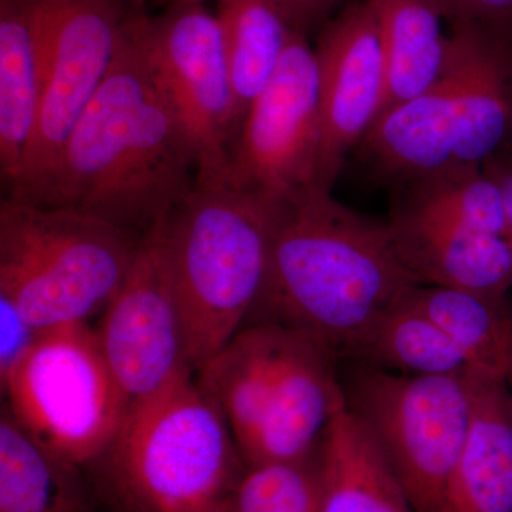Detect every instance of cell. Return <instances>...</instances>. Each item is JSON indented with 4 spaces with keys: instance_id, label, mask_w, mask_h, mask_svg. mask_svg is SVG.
I'll return each instance as SVG.
<instances>
[{
    "instance_id": "cell-1",
    "label": "cell",
    "mask_w": 512,
    "mask_h": 512,
    "mask_svg": "<svg viewBox=\"0 0 512 512\" xmlns=\"http://www.w3.org/2000/svg\"><path fill=\"white\" fill-rule=\"evenodd\" d=\"M144 18H127L106 79L33 202L93 215L140 238L197 183V165L148 57Z\"/></svg>"
},
{
    "instance_id": "cell-2",
    "label": "cell",
    "mask_w": 512,
    "mask_h": 512,
    "mask_svg": "<svg viewBox=\"0 0 512 512\" xmlns=\"http://www.w3.org/2000/svg\"><path fill=\"white\" fill-rule=\"evenodd\" d=\"M417 285L389 225L312 187L272 200L264 284L248 322L302 330L340 357L367 323Z\"/></svg>"
},
{
    "instance_id": "cell-3",
    "label": "cell",
    "mask_w": 512,
    "mask_h": 512,
    "mask_svg": "<svg viewBox=\"0 0 512 512\" xmlns=\"http://www.w3.org/2000/svg\"><path fill=\"white\" fill-rule=\"evenodd\" d=\"M192 375L131 406L94 463L107 493L128 512H231L247 466Z\"/></svg>"
},
{
    "instance_id": "cell-4",
    "label": "cell",
    "mask_w": 512,
    "mask_h": 512,
    "mask_svg": "<svg viewBox=\"0 0 512 512\" xmlns=\"http://www.w3.org/2000/svg\"><path fill=\"white\" fill-rule=\"evenodd\" d=\"M272 200L198 178L163 222L192 372L244 328L264 284Z\"/></svg>"
},
{
    "instance_id": "cell-5",
    "label": "cell",
    "mask_w": 512,
    "mask_h": 512,
    "mask_svg": "<svg viewBox=\"0 0 512 512\" xmlns=\"http://www.w3.org/2000/svg\"><path fill=\"white\" fill-rule=\"evenodd\" d=\"M141 238L93 215L6 197L0 204V298L39 330L104 311Z\"/></svg>"
},
{
    "instance_id": "cell-6",
    "label": "cell",
    "mask_w": 512,
    "mask_h": 512,
    "mask_svg": "<svg viewBox=\"0 0 512 512\" xmlns=\"http://www.w3.org/2000/svg\"><path fill=\"white\" fill-rule=\"evenodd\" d=\"M0 386L20 426L77 467L100 460L130 410L86 322L43 330Z\"/></svg>"
},
{
    "instance_id": "cell-7",
    "label": "cell",
    "mask_w": 512,
    "mask_h": 512,
    "mask_svg": "<svg viewBox=\"0 0 512 512\" xmlns=\"http://www.w3.org/2000/svg\"><path fill=\"white\" fill-rule=\"evenodd\" d=\"M343 387L349 412L376 441L414 512H436L470 431L467 370L409 375L359 363Z\"/></svg>"
},
{
    "instance_id": "cell-8",
    "label": "cell",
    "mask_w": 512,
    "mask_h": 512,
    "mask_svg": "<svg viewBox=\"0 0 512 512\" xmlns=\"http://www.w3.org/2000/svg\"><path fill=\"white\" fill-rule=\"evenodd\" d=\"M43 92L22 173L6 197L36 202L74 124L96 96L128 16L123 0H33Z\"/></svg>"
},
{
    "instance_id": "cell-9",
    "label": "cell",
    "mask_w": 512,
    "mask_h": 512,
    "mask_svg": "<svg viewBox=\"0 0 512 512\" xmlns=\"http://www.w3.org/2000/svg\"><path fill=\"white\" fill-rule=\"evenodd\" d=\"M144 35L197 177L229 178L239 128L220 19L202 3H180L144 18Z\"/></svg>"
},
{
    "instance_id": "cell-10",
    "label": "cell",
    "mask_w": 512,
    "mask_h": 512,
    "mask_svg": "<svg viewBox=\"0 0 512 512\" xmlns=\"http://www.w3.org/2000/svg\"><path fill=\"white\" fill-rule=\"evenodd\" d=\"M94 333L130 407L194 373L163 222L141 238L133 264Z\"/></svg>"
},
{
    "instance_id": "cell-11",
    "label": "cell",
    "mask_w": 512,
    "mask_h": 512,
    "mask_svg": "<svg viewBox=\"0 0 512 512\" xmlns=\"http://www.w3.org/2000/svg\"><path fill=\"white\" fill-rule=\"evenodd\" d=\"M320 138L318 60L293 30L271 82L247 111L228 180L269 200L319 187Z\"/></svg>"
},
{
    "instance_id": "cell-12",
    "label": "cell",
    "mask_w": 512,
    "mask_h": 512,
    "mask_svg": "<svg viewBox=\"0 0 512 512\" xmlns=\"http://www.w3.org/2000/svg\"><path fill=\"white\" fill-rule=\"evenodd\" d=\"M339 355L316 336L279 325L256 383L255 433L245 466L308 460L346 410Z\"/></svg>"
},
{
    "instance_id": "cell-13",
    "label": "cell",
    "mask_w": 512,
    "mask_h": 512,
    "mask_svg": "<svg viewBox=\"0 0 512 512\" xmlns=\"http://www.w3.org/2000/svg\"><path fill=\"white\" fill-rule=\"evenodd\" d=\"M319 73L318 185L332 191L346 156L382 111L386 57L373 0L353 3L329 23L315 49Z\"/></svg>"
},
{
    "instance_id": "cell-14",
    "label": "cell",
    "mask_w": 512,
    "mask_h": 512,
    "mask_svg": "<svg viewBox=\"0 0 512 512\" xmlns=\"http://www.w3.org/2000/svg\"><path fill=\"white\" fill-rule=\"evenodd\" d=\"M387 225L404 265L421 285L507 301L512 291V251L504 237L399 214H390Z\"/></svg>"
},
{
    "instance_id": "cell-15",
    "label": "cell",
    "mask_w": 512,
    "mask_h": 512,
    "mask_svg": "<svg viewBox=\"0 0 512 512\" xmlns=\"http://www.w3.org/2000/svg\"><path fill=\"white\" fill-rule=\"evenodd\" d=\"M473 416L436 512H512V419L503 376L468 369Z\"/></svg>"
},
{
    "instance_id": "cell-16",
    "label": "cell",
    "mask_w": 512,
    "mask_h": 512,
    "mask_svg": "<svg viewBox=\"0 0 512 512\" xmlns=\"http://www.w3.org/2000/svg\"><path fill=\"white\" fill-rule=\"evenodd\" d=\"M43 77L33 0H0V175L8 194L35 130Z\"/></svg>"
},
{
    "instance_id": "cell-17",
    "label": "cell",
    "mask_w": 512,
    "mask_h": 512,
    "mask_svg": "<svg viewBox=\"0 0 512 512\" xmlns=\"http://www.w3.org/2000/svg\"><path fill=\"white\" fill-rule=\"evenodd\" d=\"M319 464V512H414L376 441L348 407L330 426Z\"/></svg>"
},
{
    "instance_id": "cell-18",
    "label": "cell",
    "mask_w": 512,
    "mask_h": 512,
    "mask_svg": "<svg viewBox=\"0 0 512 512\" xmlns=\"http://www.w3.org/2000/svg\"><path fill=\"white\" fill-rule=\"evenodd\" d=\"M79 470L43 447L3 407L0 512H93Z\"/></svg>"
},
{
    "instance_id": "cell-19",
    "label": "cell",
    "mask_w": 512,
    "mask_h": 512,
    "mask_svg": "<svg viewBox=\"0 0 512 512\" xmlns=\"http://www.w3.org/2000/svg\"><path fill=\"white\" fill-rule=\"evenodd\" d=\"M386 57V96L382 111L430 89L444 72L448 37L436 0H373ZM379 119V117H377Z\"/></svg>"
},
{
    "instance_id": "cell-20",
    "label": "cell",
    "mask_w": 512,
    "mask_h": 512,
    "mask_svg": "<svg viewBox=\"0 0 512 512\" xmlns=\"http://www.w3.org/2000/svg\"><path fill=\"white\" fill-rule=\"evenodd\" d=\"M407 292L367 323L340 357L409 375L466 372V356L429 316L409 301Z\"/></svg>"
},
{
    "instance_id": "cell-21",
    "label": "cell",
    "mask_w": 512,
    "mask_h": 512,
    "mask_svg": "<svg viewBox=\"0 0 512 512\" xmlns=\"http://www.w3.org/2000/svg\"><path fill=\"white\" fill-rule=\"evenodd\" d=\"M218 5L241 130L249 107L278 69L295 29L272 0H218Z\"/></svg>"
},
{
    "instance_id": "cell-22",
    "label": "cell",
    "mask_w": 512,
    "mask_h": 512,
    "mask_svg": "<svg viewBox=\"0 0 512 512\" xmlns=\"http://www.w3.org/2000/svg\"><path fill=\"white\" fill-rule=\"evenodd\" d=\"M407 298L456 343L468 369L503 376L512 350L510 302L443 286L417 285Z\"/></svg>"
},
{
    "instance_id": "cell-23",
    "label": "cell",
    "mask_w": 512,
    "mask_h": 512,
    "mask_svg": "<svg viewBox=\"0 0 512 512\" xmlns=\"http://www.w3.org/2000/svg\"><path fill=\"white\" fill-rule=\"evenodd\" d=\"M390 214L505 234L503 192L484 167H451L400 181Z\"/></svg>"
},
{
    "instance_id": "cell-24",
    "label": "cell",
    "mask_w": 512,
    "mask_h": 512,
    "mask_svg": "<svg viewBox=\"0 0 512 512\" xmlns=\"http://www.w3.org/2000/svg\"><path fill=\"white\" fill-rule=\"evenodd\" d=\"M319 453L293 463L248 467L231 512H319Z\"/></svg>"
},
{
    "instance_id": "cell-25",
    "label": "cell",
    "mask_w": 512,
    "mask_h": 512,
    "mask_svg": "<svg viewBox=\"0 0 512 512\" xmlns=\"http://www.w3.org/2000/svg\"><path fill=\"white\" fill-rule=\"evenodd\" d=\"M42 330L36 329L6 299L0 298V382L32 348Z\"/></svg>"
},
{
    "instance_id": "cell-26",
    "label": "cell",
    "mask_w": 512,
    "mask_h": 512,
    "mask_svg": "<svg viewBox=\"0 0 512 512\" xmlns=\"http://www.w3.org/2000/svg\"><path fill=\"white\" fill-rule=\"evenodd\" d=\"M451 23H474L510 35L512 0H436Z\"/></svg>"
},
{
    "instance_id": "cell-27",
    "label": "cell",
    "mask_w": 512,
    "mask_h": 512,
    "mask_svg": "<svg viewBox=\"0 0 512 512\" xmlns=\"http://www.w3.org/2000/svg\"><path fill=\"white\" fill-rule=\"evenodd\" d=\"M292 29L305 32L329 15L339 0H272Z\"/></svg>"
},
{
    "instance_id": "cell-28",
    "label": "cell",
    "mask_w": 512,
    "mask_h": 512,
    "mask_svg": "<svg viewBox=\"0 0 512 512\" xmlns=\"http://www.w3.org/2000/svg\"><path fill=\"white\" fill-rule=\"evenodd\" d=\"M493 175L503 192L505 208L504 238L512 251V150L493 158L483 165Z\"/></svg>"
},
{
    "instance_id": "cell-29",
    "label": "cell",
    "mask_w": 512,
    "mask_h": 512,
    "mask_svg": "<svg viewBox=\"0 0 512 512\" xmlns=\"http://www.w3.org/2000/svg\"><path fill=\"white\" fill-rule=\"evenodd\" d=\"M505 384H507L508 404H510V413L512 419V350L510 362H508L507 372H505Z\"/></svg>"
},
{
    "instance_id": "cell-30",
    "label": "cell",
    "mask_w": 512,
    "mask_h": 512,
    "mask_svg": "<svg viewBox=\"0 0 512 512\" xmlns=\"http://www.w3.org/2000/svg\"><path fill=\"white\" fill-rule=\"evenodd\" d=\"M170 2H173L174 5H180V3H183V5H185V3H202L204 2V0H170Z\"/></svg>"
}]
</instances>
